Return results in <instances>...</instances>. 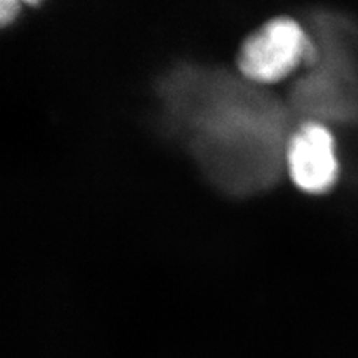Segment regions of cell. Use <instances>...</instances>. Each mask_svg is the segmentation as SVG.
Masks as SVG:
<instances>
[{
	"instance_id": "6da1fadb",
	"label": "cell",
	"mask_w": 358,
	"mask_h": 358,
	"mask_svg": "<svg viewBox=\"0 0 358 358\" xmlns=\"http://www.w3.org/2000/svg\"><path fill=\"white\" fill-rule=\"evenodd\" d=\"M166 114L201 167L221 187L250 189L267 181L273 159V109L260 93L217 71L187 66L163 83Z\"/></svg>"
},
{
	"instance_id": "7a4b0ae2",
	"label": "cell",
	"mask_w": 358,
	"mask_h": 358,
	"mask_svg": "<svg viewBox=\"0 0 358 358\" xmlns=\"http://www.w3.org/2000/svg\"><path fill=\"white\" fill-rule=\"evenodd\" d=\"M313 54L315 47L299 22L279 17L267 21L242 43L238 67L251 84H275L310 62Z\"/></svg>"
},
{
	"instance_id": "3957f363",
	"label": "cell",
	"mask_w": 358,
	"mask_h": 358,
	"mask_svg": "<svg viewBox=\"0 0 358 358\" xmlns=\"http://www.w3.org/2000/svg\"><path fill=\"white\" fill-rule=\"evenodd\" d=\"M285 163L289 178L300 189L310 194L329 192L339 175L333 134L320 122H306L288 139Z\"/></svg>"
},
{
	"instance_id": "277c9868",
	"label": "cell",
	"mask_w": 358,
	"mask_h": 358,
	"mask_svg": "<svg viewBox=\"0 0 358 358\" xmlns=\"http://www.w3.org/2000/svg\"><path fill=\"white\" fill-rule=\"evenodd\" d=\"M20 14V3L15 0H0V27L9 26Z\"/></svg>"
}]
</instances>
